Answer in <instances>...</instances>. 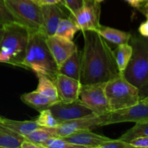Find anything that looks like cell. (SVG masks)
<instances>
[{
	"label": "cell",
	"mask_w": 148,
	"mask_h": 148,
	"mask_svg": "<svg viewBox=\"0 0 148 148\" xmlns=\"http://www.w3.org/2000/svg\"><path fill=\"white\" fill-rule=\"evenodd\" d=\"M84 46L79 82L82 85L107 82L121 75L106 40L95 30L82 31Z\"/></svg>",
	"instance_id": "1"
},
{
	"label": "cell",
	"mask_w": 148,
	"mask_h": 148,
	"mask_svg": "<svg viewBox=\"0 0 148 148\" xmlns=\"http://www.w3.org/2000/svg\"><path fill=\"white\" fill-rule=\"evenodd\" d=\"M46 37L43 32H30L23 68L30 69L37 75H46L53 80L58 74V66L46 45Z\"/></svg>",
	"instance_id": "2"
},
{
	"label": "cell",
	"mask_w": 148,
	"mask_h": 148,
	"mask_svg": "<svg viewBox=\"0 0 148 148\" xmlns=\"http://www.w3.org/2000/svg\"><path fill=\"white\" fill-rule=\"evenodd\" d=\"M132 54L121 75L140 92L141 99L148 97V40L140 35H132Z\"/></svg>",
	"instance_id": "3"
},
{
	"label": "cell",
	"mask_w": 148,
	"mask_h": 148,
	"mask_svg": "<svg viewBox=\"0 0 148 148\" xmlns=\"http://www.w3.org/2000/svg\"><path fill=\"white\" fill-rule=\"evenodd\" d=\"M0 41V62L23 68L30 31L17 22L3 26Z\"/></svg>",
	"instance_id": "4"
},
{
	"label": "cell",
	"mask_w": 148,
	"mask_h": 148,
	"mask_svg": "<svg viewBox=\"0 0 148 148\" xmlns=\"http://www.w3.org/2000/svg\"><path fill=\"white\" fill-rule=\"evenodd\" d=\"M105 92L110 111L135 105L141 100L139 90L121 74L106 82Z\"/></svg>",
	"instance_id": "5"
},
{
	"label": "cell",
	"mask_w": 148,
	"mask_h": 148,
	"mask_svg": "<svg viewBox=\"0 0 148 148\" xmlns=\"http://www.w3.org/2000/svg\"><path fill=\"white\" fill-rule=\"evenodd\" d=\"M6 6L17 23L30 32L43 33L40 6L33 0H4Z\"/></svg>",
	"instance_id": "6"
},
{
	"label": "cell",
	"mask_w": 148,
	"mask_h": 148,
	"mask_svg": "<svg viewBox=\"0 0 148 148\" xmlns=\"http://www.w3.org/2000/svg\"><path fill=\"white\" fill-rule=\"evenodd\" d=\"M124 122H148V97L135 105L105 114L104 126Z\"/></svg>",
	"instance_id": "7"
},
{
	"label": "cell",
	"mask_w": 148,
	"mask_h": 148,
	"mask_svg": "<svg viewBox=\"0 0 148 148\" xmlns=\"http://www.w3.org/2000/svg\"><path fill=\"white\" fill-rule=\"evenodd\" d=\"M49 109L59 124L90 116L97 115L79 98L71 102L58 101L52 104Z\"/></svg>",
	"instance_id": "8"
},
{
	"label": "cell",
	"mask_w": 148,
	"mask_h": 148,
	"mask_svg": "<svg viewBox=\"0 0 148 148\" xmlns=\"http://www.w3.org/2000/svg\"><path fill=\"white\" fill-rule=\"evenodd\" d=\"M106 82L82 85L79 99L97 115L109 112L110 108L105 92Z\"/></svg>",
	"instance_id": "9"
},
{
	"label": "cell",
	"mask_w": 148,
	"mask_h": 148,
	"mask_svg": "<svg viewBox=\"0 0 148 148\" xmlns=\"http://www.w3.org/2000/svg\"><path fill=\"white\" fill-rule=\"evenodd\" d=\"M101 7L100 3L95 0H85L81 8L74 14H69L75 22L79 30H95L96 31L101 25L100 23Z\"/></svg>",
	"instance_id": "10"
},
{
	"label": "cell",
	"mask_w": 148,
	"mask_h": 148,
	"mask_svg": "<svg viewBox=\"0 0 148 148\" xmlns=\"http://www.w3.org/2000/svg\"><path fill=\"white\" fill-rule=\"evenodd\" d=\"M104 121L105 114L101 115L90 116L85 118L62 123L57 127L46 128L51 132L55 137H64L77 132L82 130H92L98 127H102L104 126Z\"/></svg>",
	"instance_id": "11"
},
{
	"label": "cell",
	"mask_w": 148,
	"mask_h": 148,
	"mask_svg": "<svg viewBox=\"0 0 148 148\" xmlns=\"http://www.w3.org/2000/svg\"><path fill=\"white\" fill-rule=\"evenodd\" d=\"M46 43L57 65L58 69L77 49L73 40H68L56 35L46 36Z\"/></svg>",
	"instance_id": "12"
},
{
	"label": "cell",
	"mask_w": 148,
	"mask_h": 148,
	"mask_svg": "<svg viewBox=\"0 0 148 148\" xmlns=\"http://www.w3.org/2000/svg\"><path fill=\"white\" fill-rule=\"evenodd\" d=\"M59 101L71 102L78 99L82 85L79 80L58 73L53 79Z\"/></svg>",
	"instance_id": "13"
},
{
	"label": "cell",
	"mask_w": 148,
	"mask_h": 148,
	"mask_svg": "<svg viewBox=\"0 0 148 148\" xmlns=\"http://www.w3.org/2000/svg\"><path fill=\"white\" fill-rule=\"evenodd\" d=\"M62 4H45L40 6L43 33L46 36L54 35L60 20L69 16V14H66V12L62 9Z\"/></svg>",
	"instance_id": "14"
},
{
	"label": "cell",
	"mask_w": 148,
	"mask_h": 148,
	"mask_svg": "<svg viewBox=\"0 0 148 148\" xmlns=\"http://www.w3.org/2000/svg\"><path fill=\"white\" fill-rule=\"evenodd\" d=\"M62 138L81 148H99L102 143L111 139L92 132L91 130H82Z\"/></svg>",
	"instance_id": "15"
},
{
	"label": "cell",
	"mask_w": 148,
	"mask_h": 148,
	"mask_svg": "<svg viewBox=\"0 0 148 148\" xmlns=\"http://www.w3.org/2000/svg\"><path fill=\"white\" fill-rule=\"evenodd\" d=\"M82 51L77 49L58 69V73L79 80L80 79Z\"/></svg>",
	"instance_id": "16"
},
{
	"label": "cell",
	"mask_w": 148,
	"mask_h": 148,
	"mask_svg": "<svg viewBox=\"0 0 148 148\" xmlns=\"http://www.w3.org/2000/svg\"><path fill=\"white\" fill-rule=\"evenodd\" d=\"M0 125L11 130L13 132L25 137L39 127L35 120L30 121H16L0 116Z\"/></svg>",
	"instance_id": "17"
},
{
	"label": "cell",
	"mask_w": 148,
	"mask_h": 148,
	"mask_svg": "<svg viewBox=\"0 0 148 148\" xmlns=\"http://www.w3.org/2000/svg\"><path fill=\"white\" fill-rule=\"evenodd\" d=\"M20 99L25 104L31 107L38 112L49 108L55 102L43 95L37 90L24 93L20 96Z\"/></svg>",
	"instance_id": "18"
},
{
	"label": "cell",
	"mask_w": 148,
	"mask_h": 148,
	"mask_svg": "<svg viewBox=\"0 0 148 148\" xmlns=\"http://www.w3.org/2000/svg\"><path fill=\"white\" fill-rule=\"evenodd\" d=\"M96 32L106 40H108L110 43L117 46L124 43H129L132 36V34L129 32L103 25H101L99 29L96 30Z\"/></svg>",
	"instance_id": "19"
},
{
	"label": "cell",
	"mask_w": 148,
	"mask_h": 148,
	"mask_svg": "<svg viewBox=\"0 0 148 148\" xmlns=\"http://www.w3.org/2000/svg\"><path fill=\"white\" fill-rule=\"evenodd\" d=\"M114 59L117 68L121 74L123 73L130 60L132 54V47L129 43L119 45L115 50L113 51Z\"/></svg>",
	"instance_id": "20"
},
{
	"label": "cell",
	"mask_w": 148,
	"mask_h": 148,
	"mask_svg": "<svg viewBox=\"0 0 148 148\" xmlns=\"http://www.w3.org/2000/svg\"><path fill=\"white\" fill-rule=\"evenodd\" d=\"M24 137L0 125V148H20Z\"/></svg>",
	"instance_id": "21"
},
{
	"label": "cell",
	"mask_w": 148,
	"mask_h": 148,
	"mask_svg": "<svg viewBox=\"0 0 148 148\" xmlns=\"http://www.w3.org/2000/svg\"><path fill=\"white\" fill-rule=\"evenodd\" d=\"M37 76L38 77V83L36 90L47 96L53 102L56 103L59 101L57 90L53 79L46 75H38Z\"/></svg>",
	"instance_id": "22"
},
{
	"label": "cell",
	"mask_w": 148,
	"mask_h": 148,
	"mask_svg": "<svg viewBox=\"0 0 148 148\" xmlns=\"http://www.w3.org/2000/svg\"><path fill=\"white\" fill-rule=\"evenodd\" d=\"M79 30L75 22L69 17L62 19L58 24L54 35L60 37L64 38L68 40H73L74 37L77 32Z\"/></svg>",
	"instance_id": "23"
},
{
	"label": "cell",
	"mask_w": 148,
	"mask_h": 148,
	"mask_svg": "<svg viewBox=\"0 0 148 148\" xmlns=\"http://www.w3.org/2000/svg\"><path fill=\"white\" fill-rule=\"evenodd\" d=\"M142 137H148V122H137L119 139L129 143L134 139Z\"/></svg>",
	"instance_id": "24"
},
{
	"label": "cell",
	"mask_w": 148,
	"mask_h": 148,
	"mask_svg": "<svg viewBox=\"0 0 148 148\" xmlns=\"http://www.w3.org/2000/svg\"><path fill=\"white\" fill-rule=\"evenodd\" d=\"M51 137H55L46 127H38V128L32 131L29 134H27L26 136H25L24 138L25 140L31 141L33 143H36V144L40 145L42 146V145L45 142H46L49 139L51 138Z\"/></svg>",
	"instance_id": "25"
},
{
	"label": "cell",
	"mask_w": 148,
	"mask_h": 148,
	"mask_svg": "<svg viewBox=\"0 0 148 148\" xmlns=\"http://www.w3.org/2000/svg\"><path fill=\"white\" fill-rule=\"evenodd\" d=\"M39 113H40V114L35 119V121L40 127L51 128V127H57L58 125L60 124L59 121L54 118V116L49 108L43 110Z\"/></svg>",
	"instance_id": "26"
},
{
	"label": "cell",
	"mask_w": 148,
	"mask_h": 148,
	"mask_svg": "<svg viewBox=\"0 0 148 148\" xmlns=\"http://www.w3.org/2000/svg\"><path fill=\"white\" fill-rule=\"evenodd\" d=\"M43 148H81L76 145L71 144L62 137H51L42 145Z\"/></svg>",
	"instance_id": "27"
},
{
	"label": "cell",
	"mask_w": 148,
	"mask_h": 148,
	"mask_svg": "<svg viewBox=\"0 0 148 148\" xmlns=\"http://www.w3.org/2000/svg\"><path fill=\"white\" fill-rule=\"evenodd\" d=\"M14 22L15 20L6 6L4 0H0V27Z\"/></svg>",
	"instance_id": "28"
},
{
	"label": "cell",
	"mask_w": 148,
	"mask_h": 148,
	"mask_svg": "<svg viewBox=\"0 0 148 148\" xmlns=\"http://www.w3.org/2000/svg\"><path fill=\"white\" fill-rule=\"evenodd\" d=\"M99 148H132L129 143L117 139H109L99 146Z\"/></svg>",
	"instance_id": "29"
},
{
	"label": "cell",
	"mask_w": 148,
	"mask_h": 148,
	"mask_svg": "<svg viewBox=\"0 0 148 148\" xmlns=\"http://www.w3.org/2000/svg\"><path fill=\"white\" fill-rule=\"evenodd\" d=\"M63 2L69 14H72L82 7L85 0H63Z\"/></svg>",
	"instance_id": "30"
},
{
	"label": "cell",
	"mask_w": 148,
	"mask_h": 148,
	"mask_svg": "<svg viewBox=\"0 0 148 148\" xmlns=\"http://www.w3.org/2000/svg\"><path fill=\"white\" fill-rule=\"evenodd\" d=\"M129 4L140 10L143 14L147 17V3L148 0H125Z\"/></svg>",
	"instance_id": "31"
},
{
	"label": "cell",
	"mask_w": 148,
	"mask_h": 148,
	"mask_svg": "<svg viewBox=\"0 0 148 148\" xmlns=\"http://www.w3.org/2000/svg\"><path fill=\"white\" fill-rule=\"evenodd\" d=\"M129 144L132 147L137 148H148V137H138L132 140Z\"/></svg>",
	"instance_id": "32"
},
{
	"label": "cell",
	"mask_w": 148,
	"mask_h": 148,
	"mask_svg": "<svg viewBox=\"0 0 148 148\" xmlns=\"http://www.w3.org/2000/svg\"><path fill=\"white\" fill-rule=\"evenodd\" d=\"M139 33L140 36H143L145 38L148 37V21L147 20H145L144 22L140 24L138 28Z\"/></svg>",
	"instance_id": "33"
},
{
	"label": "cell",
	"mask_w": 148,
	"mask_h": 148,
	"mask_svg": "<svg viewBox=\"0 0 148 148\" xmlns=\"http://www.w3.org/2000/svg\"><path fill=\"white\" fill-rule=\"evenodd\" d=\"M35 3L38 4L39 6L45 5V4H62L64 7V3L62 0H33Z\"/></svg>",
	"instance_id": "34"
},
{
	"label": "cell",
	"mask_w": 148,
	"mask_h": 148,
	"mask_svg": "<svg viewBox=\"0 0 148 148\" xmlns=\"http://www.w3.org/2000/svg\"><path fill=\"white\" fill-rule=\"evenodd\" d=\"M20 148H43V147L40 145L36 144L33 142L29 141V140L25 139L23 143H22V144L20 145Z\"/></svg>",
	"instance_id": "35"
},
{
	"label": "cell",
	"mask_w": 148,
	"mask_h": 148,
	"mask_svg": "<svg viewBox=\"0 0 148 148\" xmlns=\"http://www.w3.org/2000/svg\"><path fill=\"white\" fill-rule=\"evenodd\" d=\"M3 32H4V27H0V41H1V37H2Z\"/></svg>",
	"instance_id": "36"
},
{
	"label": "cell",
	"mask_w": 148,
	"mask_h": 148,
	"mask_svg": "<svg viewBox=\"0 0 148 148\" xmlns=\"http://www.w3.org/2000/svg\"><path fill=\"white\" fill-rule=\"evenodd\" d=\"M95 1H96V2H98V3H101L102 1H105V0H95Z\"/></svg>",
	"instance_id": "37"
},
{
	"label": "cell",
	"mask_w": 148,
	"mask_h": 148,
	"mask_svg": "<svg viewBox=\"0 0 148 148\" xmlns=\"http://www.w3.org/2000/svg\"><path fill=\"white\" fill-rule=\"evenodd\" d=\"M62 1H63V0H62ZM63 3H64V2H63Z\"/></svg>",
	"instance_id": "38"
}]
</instances>
